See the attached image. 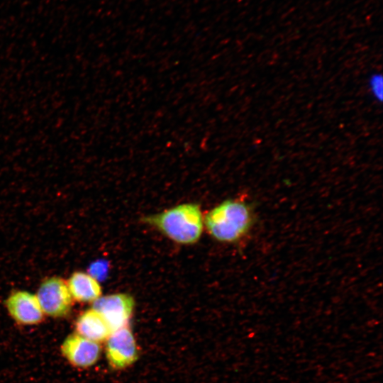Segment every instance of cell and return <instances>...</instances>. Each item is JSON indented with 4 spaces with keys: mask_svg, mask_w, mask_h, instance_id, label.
I'll return each instance as SVG.
<instances>
[{
    "mask_svg": "<svg viewBox=\"0 0 383 383\" xmlns=\"http://www.w3.org/2000/svg\"><path fill=\"white\" fill-rule=\"evenodd\" d=\"M251 206L237 199L223 201L211 209L204 223L216 240L223 243H236L248 234L254 224Z\"/></svg>",
    "mask_w": 383,
    "mask_h": 383,
    "instance_id": "obj_1",
    "label": "cell"
},
{
    "mask_svg": "<svg viewBox=\"0 0 383 383\" xmlns=\"http://www.w3.org/2000/svg\"><path fill=\"white\" fill-rule=\"evenodd\" d=\"M170 240L183 245L195 243L200 238L204 219L196 204H182L161 213L143 218Z\"/></svg>",
    "mask_w": 383,
    "mask_h": 383,
    "instance_id": "obj_2",
    "label": "cell"
},
{
    "mask_svg": "<svg viewBox=\"0 0 383 383\" xmlns=\"http://www.w3.org/2000/svg\"><path fill=\"white\" fill-rule=\"evenodd\" d=\"M35 296L45 315L62 318L70 312L73 299L67 282L60 277H51L45 279Z\"/></svg>",
    "mask_w": 383,
    "mask_h": 383,
    "instance_id": "obj_3",
    "label": "cell"
},
{
    "mask_svg": "<svg viewBox=\"0 0 383 383\" xmlns=\"http://www.w3.org/2000/svg\"><path fill=\"white\" fill-rule=\"evenodd\" d=\"M93 304L92 308L104 317L112 332L128 326L135 306L133 297L125 293L101 296Z\"/></svg>",
    "mask_w": 383,
    "mask_h": 383,
    "instance_id": "obj_4",
    "label": "cell"
},
{
    "mask_svg": "<svg viewBox=\"0 0 383 383\" xmlns=\"http://www.w3.org/2000/svg\"><path fill=\"white\" fill-rule=\"evenodd\" d=\"M106 341V355L111 367L123 369L138 360L136 341L128 326L112 332Z\"/></svg>",
    "mask_w": 383,
    "mask_h": 383,
    "instance_id": "obj_5",
    "label": "cell"
},
{
    "mask_svg": "<svg viewBox=\"0 0 383 383\" xmlns=\"http://www.w3.org/2000/svg\"><path fill=\"white\" fill-rule=\"evenodd\" d=\"M60 350L70 365L79 368H87L98 361L101 348L99 343L74 333L65 338Z\"/></svg>",
    "mask_w": 383,
    "mask_h": 383,
    "instance_id": "obj_6",
    "label": "cell"
},
{
    "mask_svg": "<svg viewBox=\"0 0 383 383\" xmlns=\"http://www.w3.org/2000/svg\"><path fill=\"white\" fill-rule=\"evenodd\" d=\"M10 316L18 323L25 326L39 324L44 319L36 296L26 291H15L5 301Z\"/></svg>",
    "mask_w": 383,
    "mask_h": 383,
    "instance_id": "obj_7",
    "label": "cell"
},
{
    "mask_svg": "<svg viewBox=\"0 0 383 383\" xmlns=\"http://www.w3.org/2000/svg\"><path fill=\"white\" fill-rule=\"evenodd\" d=\"M76 333L90 340L100 343L112 333L104 317L94 309L82 312L75 322Z\"/></svg>",
    "mask_w": 383,
    "mask_h": 383,
    "instance_id": "obj_8",
    "label": "cell"
},
{
    "mask_svg": "<svg viewBox=\"0 0 383 383\" xmlns=\"http://www.w3.org/2000/svg\"><path fill=\"white\" fill-rule=\"evenodd\" d=\"M73 300L79 302H94L101 296V287L91 274L84 272H75L67 282Z\"/></svg>",
    "mask_w": 383,
    "mask_h": 383,
    "instance_id": "obj_9",
    "label": "cell"
},
{
    "mask_svg": "<svg viewBox=\"0 0 383 383\" xmlns=\"http://www.w3.org/2000/svg\"><path fill=\"white\" fill-rule=\"evenodd\" d=\"M370 88L376 98L381 100L382 96V79L381 75H375L372 77L370 80Z\"/></svg>",
    "mask_w": 383,
    "mask_h": 383,
    "instance_id": "obj_10",
    "label": "cell"
},
{
    "mask_svg": "<svg viewBox=\"0 0 383 383\" xmlns=\"http://www.w3.org/2000/svg\"><path fill=\"white\" fill-rule=\"evenodd\" d=\"M107 271V265L105 262H98L94 263L91 268V274L98 280L100 277H104Z\"/></svg>",
    "mask_w": 383,
    "mask_h": 383,
    "instance_id": "obj_11",
    "label": "cell"
}]
</instances>
